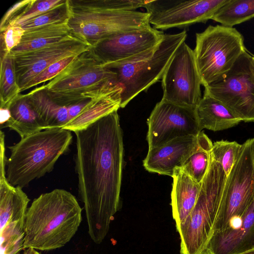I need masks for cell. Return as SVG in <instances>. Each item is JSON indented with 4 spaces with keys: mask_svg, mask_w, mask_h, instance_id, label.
Masks as SVG:
<instances>
[{
    "mask_svg": "<svg viewBox=\"0 0 254 254\" xmlns=\"http://www.w3.org/2000/svg\"><path fill=\"white\" fill-rule=\"evenodd\" d=\"M117 111L74 132L78 193L89 235L96 244L104 240L114 215L121 208L124 144Z\"/></svg>",
    "mask_w": 254,
    "mask_h": 254,
    "instance_id": "obj_1",
    "label": "cell"
},
{
    "mask_svg": "<svg viewBox=\"0 0 254 254\" xmlns=\"http://www.w3.org/2000/svg\"><path fill=\"white\" fill-rule=\"evenodd\" d=\"M82 221V208L70 192L60 189L41 194L28 208L24 249L51 251L68 243Z\"/></svg>",
    "mask_w": 254,
    "mask_h": 254,
    "instance_id": "obj_2",
    "label": "cell"
},
{
    "mask_svg": "<svg viewBox=\"0 0 254 254\" xmlns=\"http://www.w3.org/2000/svg\"><path fill=\"white\" fill-rule=\"evenodd\" d=\"M67 1L71 32L94 48L117 34L152 27L149 14L136 10L145 0Z\"/></svg>",
    "mask_w": 254,
    "mask_h": 254,
    "instance_id": "obj_3",
    "label": "cell"
},
{
    "mask_svg": "<svg viewBox=\"0 0 254 254\" xmlns=\"http://www.w3.org/2000/svg\"><path fill=\"white\" fill-rule=\"evenodd\" d=\"M71 131L62 128H48L21 138L8 148L6 177L14 187H27L35 179L51 172L60 157L68 149Z\"/></svg>",
    "mask_w": 254,
    "mask_h": 254,
    "instance_id": "obj_4",
    "label": "cell"
},
{
    "mask_svg": "<svg viewBox=\"0 0 254 254\" xmlns=\"http://www.w3.org/2000/svg\"><path fill=\"white\" fill-rule=\"evenodd\" d=\"M104 64L92 48L42 85L49 97L61 106L90 100L117 85L115 73Z\"/></svg>",
    "mask_w": 254,
    "mask_h": 254,
    "instance_id": "obj_5",
    "label": "cell"
},
{
    "mask_svg": "<svg viewBox=\"0 0 254 254\" xmlns=\"http://www.w3.org/2000/svg\"><path fill=\"white\" fill-rule=\"evenodd\" d=\"M187 36L186 30L165 34L154 48L130 58L105 65L116 74V83L122 90L120 108L162 78L172 57Z\"/></svg>",
    "mask_w": 254,
    "mask_h": 254,
    "instance_id": "obj_6",
    "label": "cell"
},
{
    "mask_svg": "<svg viewBox=\"0 0 254 254\" xmlns=\"http://www.w3.org/2000/svg\"><path fill=\"white\" fill-rule=\"evenodd\" d=\"M226 177L222 167L210 153L195 206L184 222L176 227L181 240L180 254H204L213 234Z\"/></svg>",
    "mask_w": 254,
    "mask_h": 254,
    "instance_id": "obj_7",
    "label": "cell"
},
{
    "mask_svg": "<svg viewBox=\"0 0 254 254\" xmlns=\"http://www.w3.org/2000/svg\"><path fill=\"white\" fill-rule=\"evenodd\" d=\"M246 50L243 35L235 28L209 25L197 33L193 52L202 85L220 79Z\"/></svg>",
    "mask_w": 254,
    "mask_h": 254,
    "instance_id": "obj_8",
    "label": "cell"
},
{
    "mask_svg": "<svg viewBox=\"0 0 254 254\" xmlns=\"http://www.w3.org/2000/svg\"><path fill=\"white\" fill-rule=\"evenodd\" d=\"M254 201V137L242 144L237 160L226 177L213 234L241 218Z\"/></svg>",
    "mask_w": 254,
    "mask_h": 254,
    "instance_id": "obj_9",
    "label": "cell"
},
{
    "mask_svg": "<svg viewBox=\"0 0 254 254\" xmlns=\"http://www.w3.org/2000/svg\"><path fill=\"white\" fill-rule=\"evenodd\" d=\"M252 56L247 50L231 69L218 80L205 87L204 92L224 104L242 122L254 123Z\"/></svg>",
    "mask_w": 254,
    "mask_h": 254,
    "instance_id": "obj_10",
    "label": "cell"
},
{
    "mask_svg": "<svg viewBox=\"0 0 254 254\" xmlns=\"http://www.w3.org/2000/svg\"><path fill=\"white\" fill-rule=\"evenodd\" d=\"M202 85L193 50L183 42L178 48L162 77L163 100L196 109Z\"/></svg>",
    "mask_w": 254,
    "mask_h": 254,
    "instance_id": "obj_11",
    "label": "cell"
},
{
    "mask_svg": "<svg viewBox=\"0 0 254 254\" xmlns=\"http://www.w3.org/2000/svg\"><path fill=\"white\" fill-rule=\"evenodd\" d=\"M228 0H146L143 7L157 30L185 28L211 19Z\"/></svg>",
    "mask_w": 254,
    "mask_h": 254,
    "instance_id": "obj_12",
    "label": "cell"
},
{
    "mask_svg": "<svg viewBox=\"0 0 254 254\" xmlns=\"http://www.w3.org/2000/svg\"><path fill=\"white\" fill-rule=\"evenodd\" d=\"M148 149L174 139L196 136L202 131L195 109L179 106L164 100L157 103L147 121Z\"/></svg>",
    "mask_w": 254,
    "mask_h": 254,
    "instance_id": "obj_13",
    "label": "cell"
},
{
    "mask_svg": "<svg viewBox=\"0 0 254 254\" xmlns=\"http://www.w3.org/2000/svg\"><path fill=\"white\" fill-rule=\"evenodd\" d=\"M92 48L94 47L72 33L60 42L13 57L21 92L29 82L50 65L68 57L79 56Z\"/></svg>",
    "mask_w": 254,
    "mask_h": 254,
    "instance_id": "obj_14",
    "label": "cell"
},
{
    "mask_svg": "<svg viewBox=\"0 0 254 254\" xmlns=\"http://www.w3.org/2000/svg\"><path fill=\"white\" fill-rule=\"evenodd\" d=\"M165 34L151 27L120 33L99 43L94 48L105 64L121 61L157 46Z\"/></svg>",
    "mask_w": 254,
    "mask_h": 254,
    "instance_id": "obj_15",
    "label": "cell"
},
{
    "mask_svg": "<svg viewBox=\"0 0 254 254\" xmlns=\"http://www.w3.org/2000/svg\"><path fill=\"white\" fill-rule=\"evenodd\" d=\"M254 249V201L228 228L213 234L204 254H243Z\"/></svg>",
    "mask_w": 254,
    "mask_h": 254,
    "instance_id": "obj_16",
    "label": "cell"
},
{
    "mask_svg": "<svg viewBox=\"0 0 254 254\" xmlns=\"http://www.w3.org/2000/svg\"><path fill=\"white\" fill-rule=\"evenodd\" d=\"M197 135L177 138L162 146L148 149L143 161L144 167L148 172L172 177L174 170L182 167L190 155Z\"/></svg>",
    "mask_w": 254,
    "mask_h": 254,
    "instance_id": "obj_17",
    "label": "cell"
},
{
    "mask_svg": "<svg viewBox=\"0 0 254 254\" xmlns=\"http://www.w3.org/2000/svg\"><path fill=\"white\" fill-rule=\"evenodd\" d=\"M6 158L0 159V229L6 225L24 222L30 199L18 186L11 185L6 177Z\"/></svg>",
    "mask_w": 254,
    "mask_h": 254,
    "instance_id": "obj_18",
    "label": "cell"
},
{
    "mask_svg": "<svg viewBox=\"0 0 254 254\" xmlns=\"http://www.w3.org/2000/svg\"><path fill=\"white\" fill-rule=\"evenodd\" d=\"M172 177L171 205L177 227L184 222L194 208L199 194L200 183L196 182L181 167L174 170Z\"/></svg>",
    "mask_w": 254,
    "mask_h": 254,
    "instance_id": "obj_19",
    "label": "cell"
},
{
    "mask_svg": "<svg viewBox=\"0 0 254 254\" xmlns=\"http://www.w3.org/2000/svg\"><path fill=\"white\" fill-rule=\"evenodd\" d=\"M122 88L116 85L91 99L82 111L62 128L70 131L83 129L101 118L120 108Z\"/></svg>",
    "mask_w": 254,
    "mask_h": 254,
    "instance_id": "obj_20",
    "label": "cell"
},
{
    "mask_svg": "<svg viewBox=\"0 0 254 254\" xmlns=\"http://www.w3.org/2000/svg\"><path fill=\"white\" fill-rule=\"evenodd\" d=\"M195 111L201 129L222 130L235 127L242 122L224 104L205 92Z\"/></svg>",
    "mask_w": 254,
    "mask_h": 254,
    "instance_id": "obj_21",
    "label": "cell"
},
{
    "mask_svg": "<svg viewBox=\"0 0 254 254\" xmlns=\"http://www.w3.org/2000/svg\"><path fill=\"white\" fill-rule=\"evenodd\" d=\"M10 117L3 127H8L25 137L47 129L46 126L25 94H20L11 103Z\"/></svg>",
    "mask_w": 254,
    "mask_h": 254,
    "instance_id": "obj_22",
    "label": "cell"
},
{
    "mask_svg": "<svg viewBox=\"0 0 254 254\" xmlns=\"http://www.w3.org/2000/svg\"><path fill=\"white\" fill-rule=\"evenodd\" d=\"M67 22L25 31L20 43L10 51L9 55L15 57L63 40L72 33Z\"/></svg>",
    "mask_w": 254,
    "mask_h": 254,
    "instance_id": "obj_23",
    "label": "cell"
},
{
    "mask_svg": "<svg viewBox=\"0 0 254 254\" xmlns=\"http://www.w3.org/2000/svg\"><path fill=\"white\" fill-rule=\"evenodd\" d=\"M25 95L45 123L47 129L63 128L71 121L68 107L55 103L42 85Z\"/></svg>",
    "mask_w": 254,
    "mask_h": 254,
    "instance_id": "obj_24",
    "label": "cell"
},
{
    "mask_svg": "<svg viewBox=\"0 0 254 254\" xmlns=\"http://www.w3.org/2000/svg\"><path fill=\"white\" fill-rule=\"evenodd\" d=\"M213 143L203 131L197 135L196 144L182 167L183 170L201 183L208 167Z\"/></svg>",
    "mask_w": 254,
    "mask_h": 254,
    "instance_id": "obj_25",
    "label": "cell"
},
{
    "mask_svg": "<svg viewBox=\"0 0 254 254\" xmlns=\"http://www.w3.org/2000/svg\"><path fill=\"white\" fill-rule=\"evenodd\" d=\"M20 92L16 76L14 59L3 47L0 46V108H9Z\"/></svg>",
    "mask_w": 254,
    "mask_h": 254,
    "instance_id": "obj_26",
    "label": "cell"
},
{
    "mask_svg": "<svg viewBox=\"0 0 254 254\" xmlns=\"http://www.w3.org/2000/svg\"><path fill=\"white\" fill-rule=\"evenodd\" d=\"M254 17V0H228L211 20L233 27Z\"/></svg>",
    "mask_w": 254,
    "mask_h": 254,
    "instance_id": "obj_27",
    "label": "cell"
},
{
    "mask_svg": "<svg viewBox=\"0 0 254 254\" xmlns=\"http://www.w3.org/2000/svg\"><path fill=\"white\" fill-rule=\"evenodd\" d=\"M24 222L6 225L0 230L1 254H17L24 249Z\"/></svg>",
    "mask_w": 254,
    "mask_h": 254,
    "instance_id": "obj_28",
    "label": "cell"
},
{
    "mask_svg": "<svg viewBox=\"0 0 254 254\" xmlns=\"http://www.w3.org/2000/svg\"><path fill=\"white\" fill-rule=\"evenodd\" d=\"M241 147L242 144L235 141L221 140L213 143L211 154L222 167L226 177L232 170Z\"/></svg>",
    "mask_w": 254,
    "mask_h": 254,
    "instance_id": "obj_29",
    "label": "cell"
},
{
    "mask_svg": "<svg viewBox=\"0 0 254 254\" xmlns=\"http://www.w3.org/2000/svg\"><path fill=\"white\" fill-rule=\"evenodd\" d=\"M68 18L67 1L65 0L64 2L53 8L23 23L20 26L26 31L41 26L65 22L67 21Z\"/></svg>",
    "mask_w": 254,
    "mask_h": 254,
    "instance_id": "obj_30",
    "label": "cell"
},
{
    "mask_svg": "<svg viewBox=\"0 0 254 254\" xmlns=\"http://www.w3.org/2000/svg\"><path fill=\"white\" fill-rule=\"evenodd\" d=\"M65 0H34L30 6L22 14L11 20L7 26L9 25L20 26L27 21L37 17L63 3Z\"/></svg>",
    "mask_w": 254,
    "mask_h": 254,
    "instance_id": "obj_31",
    "label": "cell"
},
{
    "mask_svg": "<svg viewBox=\"0 0 254 254\" xmlns=\"http://www.w3.org/2000/svg\"><path fill=\"white\" fill-rule=\"evenodd\" d=\"M77 56L68 57L50 65L29 82L24 86L22 92L41 83H45L47 81H50L69 65Z\"/></svg>",
    "mask_w": 254,
    "mask_h": 254,
    "instance_id": "obj_32",
    "label": "cell"
},
{
    "mask_svg": "<svg viewBox=\"0 0 254 254\" xmlns=\"http://www.w3.org/2000/svg\"><path fill=\"white\" fill-rule=\"evenodd\" d=\"M25 31L20 26L9 25L1 32L0 39L3 41L7 53L19 44Z\"/></svg>",
    "mask_w": 254,
    "mask_h": 254,
    "instance_id": "obj_33",
    "label": "cell"
},
{
    "mask_svg": "<svg viewBox=\"0 0 254 254\" xmlns=\"http://www.w3.org/2000/svg\"><path fill=\"white\" fill-rule=\"evenodd\" d=\"M34 0L19 1L10 7L2 16L0 23V31L3 32L10 22L22 14L32 4Z\"/></svg>",
    "mask_w": 254,
    "mask_h": 254,
    "instance_id": "obj_34",
    "label": "cell"
},
{
    "mask_svg": "<svg viewBox=\"0 0 254 254\" xmlns=\"http://www.w3.org/2000/svg\"><path fill=\"white\" fill-rule=\"evenodd\" d=\"M0 123L1 128L3 127L4 125L8 120L10 117V111L8 108H0Z\"/></svg>",
    "mask_w": 254,
    "mask_h": 254,
    "instance_id": "obj_35",
    "label": "cell"
},
{
    "mask_svg": "<svg viewBox=\"0 0 254 254\" xmlns=\"http://www.w3.org/2000/svg\"><path fill=\"white\" fill-rule=\"evenodd\" d=\"M23 254H41L36 250L29 248L24 249Z\"/></svg>",
    "mask_w": 254,
    "mask_h": 254,
    "instance_id": "obj_36",
    "label": "cell"
},
{
    "mask_svg": "<svg viewBox=\"0 0 254 254\" xmlns=\"http://www.w3.org/2000/svg\"><path fill=\"white\" fill-rule=\"evenodd\" d=\"M251 67L253 72L254 73V56H252L251 59Z\"/></svg>",
    "mask_w": 254,
    "mask_h": 254,
    "instance_id": "obj_37",
    "label": "cell"
},
{
    "mask_svg": "<svg viewBox=\"0 0 254 254\" xmlns=\"http://www.w3.org/2000/svg\"><path fill=\"white\" fill-rule=\"evenodd\" d=\"M243 254H254V249L252 250H251L250 251H248V252H247L246 253H244Z\"/></svg>",
    "mask_w": 254,
    "mask_h": 254,
    "instance_id": "obj_38",
    "label": "cell"
}]
</instances>
